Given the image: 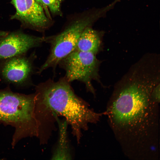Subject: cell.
<instances>
[{
    "label": "cell",
    "mask_w": 160,
    "mask_h": 160,
    "mask_svg": "<svg viewBox=\"0 0 160 160\" xmlns=\"http://www.w3.org/2000/svg\"><path fill=\"white\" fill-rule=\"evenodd\" d=\"M3 33H4L3 32L0 31V36L3 35Z\"/></svg>",
    "instance_id": "cell-14"
},
{
    "label": "cell",
    "mask_w": 160,
    "mask_h": 160,
    "mask_svg": "<svg viewBox=\"0 0 160 160\" xmlns=\"http://www.w3.org/2000/svg\"><path fill=\"white\" fill-rule=\"evenodd\" d=\"M101 43L98 33L89 26L80 35L74 50L90 52L96 55L100 49Z\"/></svg>",
    "instance_id": "cell-9"
},
{
    "label": "cell",
    "mask_w": 160,
    "mask_h": 160,
    "mask_svg": "<svg viewBox=\"0 0 160 160\" xmlns=\"http://www.w3.org/2000/svg\"><path fill=\"white\" fill-rule=\"evenodd\" d=\"M159 81L154 72L135 67L117 85L105 111L120 141L141 144L157 130L158 103L151 95Z\"/></svg>",
    "instance_id": "cell-1"
},
{
    "label": "cell",
    "mask_w": 160,
    "mask_h": 160,
    "mask_svg": "<svg viewBox=\"0 0 160 160\" xmlns=\"http://www.w3.org/2000/svg\"><path fill=\"white\" fill-rule=\"evenodd\" d=\"M35 103V94L27 95L0 91V122L15 128L12 146L24 138L38 136Z\"/></svg>",
    "instance_id": "cell-3"
},
{
    "label": "cell",
    "mask_w": 160,
    "mask_h": 160,
    "mask_svg": "<svg viewBox=\"0 0 160 160\" xmlns=\"http://www.w3.org/2000/svg\"><path fill=\"white\" fill-rule=\"evenodd\" d=\"M62 1L63 0H42L48 17L49 15L48 9L52 13L54 14H57L60 12Z\"/></svg>",
    "instance_id": "cell-11"
},
{
    "label": "cell",
    "mask_w": 160,
    "mask_h": 160,
    "mask_svg": "<svg viewBox=\"0 0 160 160\" xmlns=\"http://www.w3.org/2000/svg\"><path fill=\"white\" fill-rule=\"evenodd\" d=\"M153 100L159 103L160 102V83L158 84L153 89L151 95Z\"/></svg>",
    "instance_id": "cell-12"
},
{
    "label": "cell",
    "mask_w": 160,
    "mask_h": 160,
    "mask_svg": "<svg viewBox=\"0 0 160 160\" xmlns=\"http://www.w3.org/2000/svg\"><path fill=\"white\" fill-rule=\"evenodd\" d=\"M92 20L89 17L79 19L56 36L52 42L49 54L38 73L50 68L55 70L61 61L75 50L80 35Z\"/></svg>",
    "instance_id": "cell-5"
},
{
    "label": "cell",
    "mask_w": 160,
    "mask_h": 160,
    "mask_svg": "<svg viewBox=\"0 0 160 160\" xmlns=\"http://www.w3.org/2000/svg\"><path fill=\"white\" fill-rule=\"evenodd\" d=\"M38 3L41 5L44 8L45 13L47 15V12L45 7L42 2V0H35Z\"/></svg>",
    "instance_id": "cell-13"
},
{
    "label": "cell",
    "mask_w": 160,
    "mask_h": 160,
    "mask_svg": "<svg viewBox=\"0 0 160 160\" xmlns=\"http://www.w3.org/2000/svg\"><path fill=\"white\" fill-rule=\"evenodd\" d=\"M95 55L87 52L74 50L59 64L65 71V77L70 82L78 81L83 83L87 91L94 95L92 81L100 82L99 69L100 61Z\"/></svg>",
    "instance_id": "cell-4"
},
{
    "label": "cell",
    "mask_w": 160,
    "mask_h": 160,
    "mask_svg": "<svg viewBox=\"0 0 160 160\" xmlns=\"http://www.w3.org/2000/svg\"><path fill=\"white\" fill-rule=\"evenodd\" d=\"M48 39L20 31L7 33L0 37V60L22 55L30 49L39 46Z\"/></svg>",
    "instance_id": "cell-6"
},
{
    "label": "cell",
    "mask_w": 160,
    "mask_h": 160,
    "mask_svg": "<svg viewBox=\"0 0 160 160\" xmlns=\"http://www.w3.org/2000/svg\"><path fill=\"white\" fill-rule=\"evenodd\" d=\"M52 113L58 124L59 134L58 141L52 155V159H71L67 134L68 123L66 120L64 121L60 120L57 115L55 113Z\"/></svg>",
    "instance_id": "cell-10"
},
{
    "label": "cell",
    "mask_w": 160,
    "mask_h": 160,
    "mask_svg": "<svg viewBox=\"0 0 160 160\" xmlns=\"http://www.w3.org/2000/svg\"><path fill=\"white\" fill-rule=\"evenodd\" d=\"M35 95L36 117L46 110L63 116L70 125L78 143L82 131L86 130L89 124L96 123L103 115L106 114L105 111L98 113L89 108L75 94L65 77L56 81L49 79L40 84Z\"/></svg>",
    "instance_id": "cell-2"
},
{
    "label": "cell",
    "mask_w": 160,
    "mask_h": 160,
    "mask_svg": "<svg viewBox=\"0 0 160 160\" xmlns=\"http://www.w3.org/2000/svg\"><path fill=\"white\" fill-rule=\"evenodd\" d=\"M15 9L11 19L19 21L24 26L31 28H44L49 19L43 8L35 0H10Z\"/></svg>",
    "instance_id": "cell-7"
},
{
    "label": "cell",
    "mask_w": 160,
    "mask_h": 160,
    "mask_svg": "<svg viewBox=\"0 0 160 160\" xmlns=\"http://www.w3.org/2000/svg\"><path fill=\"white\" fill-rule=\"evenodd\" d=\"M0 68V73L8 82L20 84L26 81L32 72V60L22 55L5 60Z\"/></svg>",
    "instance_id": "cell-8"
}]
</instances>
